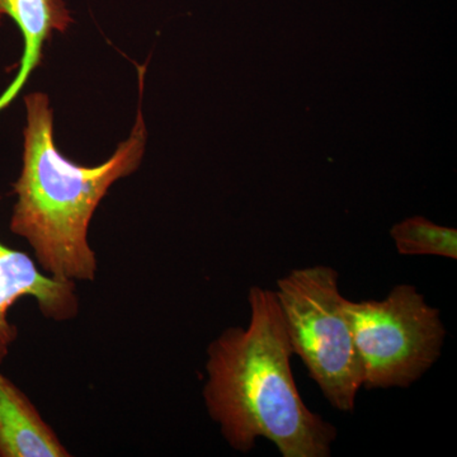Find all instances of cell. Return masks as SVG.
Instances as JSON below:
<instances>
[{
	"mask_svg": "<svg viewBox=\"0 0 457 457\" xmlns=\"http://www.w3.org/2000/svg\"><path fill=\"white\" fill-rule=\"evenodd\" d=\"M23 297H32L42 317L57 323L79 312L77 282L46 275L31 255L0 242V366L18 338L9 311Z\"/></svg>",
	"mask_w": 457,
	"mask_h": 457,
	"instance_id": "cell-5",
	"label": "cell"
},
{
	"mask_svg": "<svg viewBox=\"0 0 457 457\" xmlns=\"http://www.w3.org/2000/svg\"><path fill=\"white\" fill-rule=\"evenodd\" d=\"M32 400L0 371V457H69Z\"/></svg>",
	"mask_w": 457,
	"mask_h": 457,
	"instance_id": "cell-7",
	"label": "cell"
},
{
	"mask_svg": "<svg viewBox=\"0 0 457 457\" xmlns=\"http://www.w3.org/2000/svg\"><path fill=\"white\" fill-rule=\"evenodd\" d=\"M146 66L137 68L139 106L130 134L104 163L69 161L55 141V117L46 93L25 97L22 167L13 183L16 203L9 228L31 246L46 275L71 282L96 281L97 254L89 245L90 221L120 179L139 170L147 144L143 113Z\"/></svg>",
	"mask_w": 457,
	"mask_h": 457,
	"instance_id": "cell-1",
	"label": "cell"
},
{
	"mask_svg": "<svg viewBox=\"0 0 457 457\" xmlns=\"http://www.w3.org/2000/svg\"><path fill=\"white\" fill-rule=\"evenodd\" d=\"M366 389L408 387L440 359L441 312L416 286L398 285L384 300L347 303Z\"/></svg>",
	"mask_w": 457,
	"mask_h": 457,
	"instance_id": "cell-4",
	"label": "cell"
},
{
	"mask_svg": "<svg viewBox=\"0 0 457 457\" xmlns=\"http://www.w3.org/2000/svg\"><path fill=\"white\" fill-rule=\"evenodd\" d=\"M248 303V327L228 328L207 348V413L239 453L263 437L282 457H329L337 428L306 407L297 390L275 290L253 286Z\"/></svg>",
	"mask_w": 457,
	"mask_h": 457,
	"instance_id": "cell-2",
	"label": "cell"
},
{
	"mask_svg": "<svg viewBox=\"0 0 457 457\" xmlns=\"http://www.w3.org/2000/svg\"><path fill=\"white\" fill-rule=\"evenodd\" d=\"M275 294L293 353L328 402L352 413L363 375L338 272L329 266L291 270Z\"/></svg>",
	"mask_w": 457,
	"mask_h": 457,
	"instance_id": "cell-3",
	"label": "cell"
},
{
	"mask_svg": "<svg viewBox=\"0 0 457 457\" xmlns=\"http://www.w3.org/2000/svg\"><path fill=\"white\" fill-rule=\"evenodd\" d=\"M13 21L23 38V53L13 80L0 95V112L21 95L33 71L41 65L47 42L65 33L74 18L64 0H0V25Z\"/></svg>",
	"mask_w": 457,
	"mask_h": 457,
	"instance_id": "cell-6",
	"label": "cell"
},
{
	"mask_svg": "<svg viewBox=\"0 0 457 457\" xmlns=\"http://www.w3.org/2000/svg\"><path fill=\"white\" fill-rule=\"evenodd\" d=\"M396 251L402 255H436L457 260V230L441 227L423 216H413L390 230Z\"/></svg>",
	"mask_w": 457,
	"mask_h": 457,
	"instance_id": "cell-8",
	"label": "cell"
}]
</instances>
